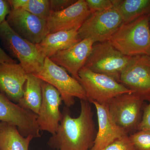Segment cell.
<instances>
[{
	"label": "cell",
	"instance_id": "cell-13",
	"mask_svg": "<svg viewBox=\"0 0 150 150\" xmlns=\"http://www.w3.org/2000/svg\"><path fill=\"white\" fill-rule=\"evenodd\" d=\"M91 13L86 0L76 1L63 10L51 12L46 20L48 34L58 31L79 30Z\"/></svg>",
	"mask_w": 150,
	"mask_h": 150
},
{
	"label": "cell",
	"instance_id": "cell-9",
	"mask_svg": "<svg viewBox=\"0 0 150 150\" xmlns=\"http://www.w3.org/2000/svg\"><path fill=\"white\" fill-rule=\"evenodd\" d=\"M37 115L13 102L0 93V122L16 127L24 137H40Z\"/></svg>",
	"mask_w": 150,
	"mask_h": 150
},
{
	"label": "cell",
	"instance_id": "cell-16",
	"mask_svg": "<svg viewBox=\"0 0 150 150\" xmlns=\"http://www.w3.org/2000/svg\"><path fill=\"white\" fill-rule=\"evenodd\" d=\"M96 108L98 131L90 150H101L114 141L128 136L124 129L118 126L111 118L108 105L92 103Z\"/></svg>",
	"mask_w": 150,
	"mask_h": 150
},
{
	"label": "cell",
	"instance_id": "cell-29",
	"mask_svg": "<svg viewBox=\"0 0 150 150\" xmlns=\"http://www.w3.org/2000/svg\"><path fill=\"white\" fill-rule=\"evenodd\" d=\"M4 63H16V62L0 47V64Z\"/></svg>",
	"mask_w": 150,
	"mask_h": 150
},
{
	"label": "cell",
	"instance_id": "cell-15",
	"mask_svg": "<svg viewBox=\"0 0 150 150\" xmlns=\"http://www.w3.org/2000/svg\"><path fill=\"white\" fill-rule=\"evenodd\" d=\"M28 74L20 64H0V93L18 103L24 93Z\"/></svg>",
	"mask_w": 150,
	"mask_h": 150
},
{
	"label": "cell",
	"instance_id": "cell-18",
	"mask_svg": "<svg viewBox=\"0 0 150 150\" xmlns=\"http://www.w3.org/2000/svg\"><path fill=\"white\" fill-rule=\"evenodd\" d=\"M43 83L35 75L28 74L24 93L18 104L38 115L42 102Z\"/></svg>",
	"mask_w": 150,
	"mask_h": 150
},
{
	"label": "cell",
	"instance_id": "cell-24",
	"mask_svg": "<svg viewBox=\"0 0 150 150\" xmlns=\"http://www.w3.org/2000/svg\"><path fill=\"white\" fill-rule=\"evenodd\" d=\"M86 1L92 13L106 10L113 7L112 0H86Z\"/></svg>",
	"mask_w": 150,
	"mask_h": 150
},
{
	"label": "cell",
	"instance_id": "cell-20",
	"mask_svg": "<svg viewBox=\"0 0 150 150\" xmlns=\"http://www.w3.org/2000/svg\"><path fill=\"white\" fill-rule=\"evenodd\" d=\"M123 23L134 21L150 14V0H112Z\"/></svg>",
	"mask_w": 150,
	"mask_h": 150
},
{
	"label": "cell",
	"instance_id": "cell-25",
	"mask_svg": "<svg viewBox=\"0 0 150 150\" xmlns=\"http://www.w3.org/2000/svg\"><path fill=\"white\" fill-rule=\"evenodd\" d=\"M75 0H50V10L51 12H57L63 10L76 2Z\"/></svg>",
	"mask_w": 150,
	"mask_h": 150
},
{
	"label": "cell",
	"instance_id": "cell-7",
	"mask_svg": "<svg viewBox=\"0 0 150 150\" xmlns=\"http://www.w3.org/2000/svg\"><path fill=\"white\" fill-rule=\"evenodd\" d=\"M123 23L121 17L114 6L106 10L92 13L78 30L82 40L89 39L94 43L108 41Z\"/></svg>",
	"mask_w": 150,
	"mask_h": 150
},
{
	"label": "cell",
	"instance_id": "cell-30",
	"mask_svg": "<svg viewBox=\"0 0 150 150\" xmlns=\"http://www.w3.org/2000/svg\"></svg>",
	"mask_w": 150,
	"mask_h": 150
},
{
	"label": "cell",
	"instance_id": "cell-5",
	"mask_svg": "<svg viewBox=\"0 0 150 150\" xmlns=\"http://www.w3.org/2000/svg\"><path fill=\"white\" fill-rule=\"evenodd\" d=\"M132 57L123 55L108 41L100 42L94 44L84 67L119 82L121 73Z\"/></svg>",
	"mask_w": 150,
	"mask_h": 150
},
{
	"label": "cell",
	"instance_id": "cell-26",
	"mask_svg": "<svg viewBox=\"0 0 150 150\" xmlns=\"http://www.w3.org/2000/svg\"><path fill=\"white\" fill-rule=\"evenodd\" d=\"M149 101V103L145 107L141 121L137 127L138 131H150V99Z\"/></svg>",
	"mask_w": 150,
	"mask_h": 150
},
{
	"label": "cell",
	"instance_id": "cell-19",
	"mask_svg": "<svg viewBox=\"0 0 150 150\" xmlns=\"http://www.w3.org/2000/svg\"><path fill=\"white\" fill-rule=\"evenodd\" d=\"M33 138L23 137L16 126L0 122V150H28Z\"/></svg>",
	"mask_w": 150,
	"mask_h": 150
},
{
	"label": "cell",
	"instance_id": "cell-12",
	"mask_svg": "<svg viewBox=\"0 0 150 150\" xmlns=\"http://www.w3.org/2000/svg\"><path fill=\"white\" fill-rule=\"evenodd\" d=\"M62 101L59 91L53 86L43 81L42 102L37 115L40 131H47L52 135L56 133L62 117L59 109Z\"/></svg>",
	"mask_w": 150,
	"mask_h": 150
},
{
	"label": "cell",
	"instance_id": "cell-22",
	"mask_svg": "<svg viewBox=\"0 0 150 150\" xmlns=\"http://www.w3.org/2000/svg\"><path fill=\"white\" fill-rule=\"evenodd\" d=\"M137 150H150V131L140 130L129 136Z\"/></svg>",
	"mask_w": 150,
	"mask_h": 150
},
{
	"label": "cell",
	"instance_id": "cell-8",
	"mask_svg": "<svg viewBox=\"0 0 150 150\" xmlns=\"http://www.w3.org/2000/svg\"><path fill=\"white\" fill-rule=\"evenodd\" d=\"M144 100L133 92L122 94L109 101L108 111L114 122L128 134L137 129L141 121V109Z\"/></svg>",
	"mask_w": 150,
	"mask_h": 150
},
{
	"label": "cell",
	"instance_id": "cell-21",
	"mask_svg": "<svg viewBox=\"0 0 150 150\" xmlns=\"http://www.w3.org/2000/svg\"><path fill=\"white\" fill-rule=\"evenodd\" d=\"M22 9L46 21L51 12L49 0H28Z\"/></svg>",
	"mask_w": 150,
	"mask_h": 150
},
{
	"label": "cell",
	"instance_id": "cell-28",
	"mask_svg": "<svg viewBox=\"0 0 150 150\" xmlns=\"http://www.w3.org/2000/svg\"><path fill=\"white\" fill-rule=\"evenodd\" d=\"M28 0H8L11 10L23 9Z\"/></svg>",
	"mask_w": 150,
	"mask_h": 150
},
{
	"label": "cell",
	"instance_id": "cell-4",
	"mask_svg": "<svg viewBox=\"0 0 150 150\" xmlns=\"http://www.w3.org/2000/svg\"><path fill=\"white\" fill-rule=\"evenodd\" d=\"M79 81L83 88L87 100L107 105L113 98L133 92L114 79L106 75L94 72L83 67L79 72Z\"/></svg>",
	"mask_w": 150,
	"mask_h": 150
},
{
	"label": "cell",
	"instance_id": "cell-2",
	"mask_svg": "<svg viewBox=\"0 0 150 150\" xmlns=\"http://www.w3.org/2000/svg\"><path fill=\"white\" fill-rule=\"evenodd\" d=\"M150 14L123 23L108 41L123 55L150 56Z\"/></svg>",
	"mask_w": 150,
	"mask_h": 150
},
{
	"label": "cell",
	"instance_id": "cell-14",
	"mask_svg": "<svg viewBox=\"0 0 150 150\" xmlns=\"http://www.w3.org/2000/svg\"><path fill=\"white\" fill-rule=\"evenodd\" d=\"M94 44L91 39H83L71 48L59 51L49 59L79 81V72L84 67Z\"/></svg>",
	"mask_w": 150,
	"mask_h": 150
},
{
	"label": "cell",
	"instance_id": "cell-11",
	"mask_svg": "<svg viewBox=\"0 0 150 150\" xmlns=\"http://www.w3.org/2000/svg\"><path fill=\"white\" fill-rule=\"evenodd\" d=\"M6 21L21 37L33 44H38L48 35L46 21L22 9L11 10Z\"/></svg>",
	"mask_w": 150,
	"mask_h": 150
},
{
	"label": "cell",
	"instance_id": "cell-3",
	"mask_svg": "<svg viewBox=\"0 0 150 150\" xmlns=\"http://www.w3.org/2000/svg\"><path fill=\"white\" fill-rule=\"evenodd\" d=\"M0 40L10 54L18 60L27 74L35 75L42 69L45 58L36 44L21 37L6 20L0 24Z\"/></svg>",
	"mask_w": 150,
	"mask_h": 150
},
{
	"label": "cell",
	"instance_id": "cell-10",
	"mask_svg": "<svg viewBox=\"0 0 150 150\" xmlns=\"http://www.w3.org/2000/svg\"><path fill=\"white\" fill-rule=\"evenodd\" d=\"M119 82L145 100H149L150 56H132L121 73Z\"/></svg>",
	"mask_w": 150,
	"mask_h": 150
},
{
	"label": "cell",
	"instance_id": "cell-6",
	"mask_svg": "<svg viewBox=\"0 0 150 150\" xmlns=\"http://www.w3.org/2000/svg\"><path fill=\"white\" fill-rule=\"evenodd\" d=\"M34 75L55 87L67 107L74 104L75 98L87 100L85 92L79 82L49 58H45L42 69Z\"/></svg>",
	"mask_w": 150,
	"mask_h": 150
},
{
	"label": "cell",
	"instance_id": "cell-1",
	"mask_svg": "<svg viewBox=\"0 0 150 150\" xmlns=\"http://www.w3.org/2000/svg\"><path fill=\"white\" fill-rule=\"evenodd\" d=\"M81 112L77 118L71 116L65 107L56 133L47 144L57 150H90L96 137L93 113L90 103L81 100Z\"/></svg>",
	"mask_w": 150,
	"mask_h": 150
},
{
	"label": "cell",
	"instance_id": "cell-17",
	"mask_svg": "<svg viewBox=\"0 0 150 150\" xmlns=\"http://www.w3.org/2000/svg\"><path fill=\"white\" fill-rule=\"evenodd\" d=\"M81 40L78 30L75 29L49 33L36 45L44 58H50L59 51L74 46Z\"/></svg>",
	"mask_w": 150,
	"mask_h": 150
},
{
	"label": "cell",
	"instance_id": "cell-23",
	"mask_svg": "<svg viewBox=\"0 0 150 150\" xmlns=\"http://www.w3.org/2000/svg\"><path fill=\"white\" fill-rule=\"evenodd\" d=\"M101 150H137L132 144L129 136L114 141Z\"/></svg>",
	"mask_w": 150,
	"mask_h": 150
},
{
	"label": "cell",
	"instance_id": "cell-27",
	"mask_svg": "<svg viewBox=\"0 0 150 150\" xmlns=\"http://www.w3.org/2000/svg\"><path fill=\"white\" fill-rule=\"evenodd\" d=\"M11 11V8L8 1L0 0V24L5 21Z\"/></svg>",
	"mask_w": 150,
	"mask_h": 150
}]
</instances>
